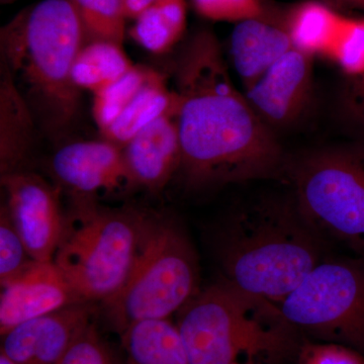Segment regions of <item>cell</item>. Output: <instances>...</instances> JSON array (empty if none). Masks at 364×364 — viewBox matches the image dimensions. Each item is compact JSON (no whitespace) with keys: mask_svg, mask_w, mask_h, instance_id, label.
Masks as SVG:
<instances>
[{"mask_svg":"<svg viewBox=\"0 0 364 364\" xmlns=\"http://www.w3.org/2000/svg\"><path fill=\"white\" fill-rule=\"evenodd\" d=\"M154 69L135 65L123 77L93 95L92 116L102 132L121 116L132 100L142 90Z\"/></svg>","mask_w":364,"mask_h":364,"instance_id":"23","label":"cell"},{"mask_svg":"<svg viewBox=\"0 0 364 364\" xmlns=\"http://www.w3.org/2000/svg\"><path fill=\"white\" fill-rule=\"evenodd\" d=\"M123 155L135 186L159 193L181 167L176 117H159L139 132L124 146Z\"/></svg>","mask_w":364,"mask_h":364,"instance_id":"14","label":"cell"},{"mask_svg":"<svg viewBox=\"0 0 364 364\" xmlns=\"http://www.w3.org/2000/svg\"><path fill=\"white\" fill-rule=\"evenodd\" d=\"M178 97L160 72L153 71L147 82L121 116L100 132L104 140L123 148L146 127L163 116L176 117Z\"/></svg>","mask_w":364,"mask_h":364,"instance_id":"17","label":"cell"},{"mask_svg":"<svg viewBox=\"0 0 364 364\" xmlns=\"http://www.w3.org/2000/svg\"><path fill=\"white\" fill-rule=\"evenodd\" d=\"M79 303L54 261H31L16 277L1 284L0 334Z\"/></svg>","mask_w":364,"mask_h":364,"instance_id":"13","label":"cell"},{"mask_svg":"<svg viewBox=\"0 0 364 364\" xmlns=\"http://www.w3.org/2000/svg\"><path fill=\"white\" fill-rule=\"evenodd\" d=\"M92 322L88 304H74L16 326L2 335L0 352L20 364H58Z\"/></svg>","mask_w":364,"mask_h":364,"instance_id":"12","label":"cell"},{"mask_svg":"<svg viewBox=\"0 0 364 364\" xmlns=\"http://www.w3.org/2000/svg\"><path fill=\"white\" fill-rule=\"evenodd\" d=\"M293 48L287 14L279 16L267 11L260 18L240 21L230 38V56L244 88L255 82Z\"/></svg>","mask_w":364,"mask_h":364,"instance_id":"15","label":"cell"},{"mask_svg":"<svg viewBox=\"0 0 364 364\" xmlns=\"http://www.w3.org/2000/svg\"><path fill=\"white\" fill-rule=\"evenodd\" d=\"M1 186L4 203L32 259L53 261L65 224L59 191L26 170L2 176Z\"/></svg>","mask_w":364,"mask_h":364,"instance_id":"9","label":"cell"},{"mask_svg":"<svg viewBox=\"0 0 364 364\" xmlns=\"http://www.w3.org/2000/svg\"><path fill=\"white\" fill-rule=\"evenodd\" d=\"M157 0H123L127 18H136Z\"/></svg>","mask_w":364,"mask_h":364,"instance_id":"30","label":"cell"},{"mask_svg":"<svg viewBox=\"0 0 364 364\" xmlns=\"http://www.w3.org/2000/svg\"><path fill=\"white\" fill-rule=\"evenodd\" d=\"M33 261L6 203L0 212V282L13 279Z\"/></svg>","mask_w":364,"mask_h":364,"instance_id":"24","label":"cell"},{"mask_svg":"<svg viewBox=\"0 0 364 364\" xmlns=\"http://www.w3.org/2000/svg\"><path fill=\"white\" fill-rule=\"evenodd\" d=\"M195 248L183 228L160 215H144L140 243L126 282L104 303L112 330L121 336L136 323L166 320L200 291Z\"/></svg>","mask_w":364,"mask_h":364,"instance_id":"5","label":"cell"},{"mask_svg":"<svg viewBox=\"0 0 364 364\" xmlns=\"http://www.w3.org/2000/svg\"><path fill=\"white\" fill-rule=\"evenodd\" d=\"M313 59L293 48L245 88L249 104L273 131L296 123L305 112L313 91Z\"/></svg>","mask_w":364,"mask_h":364,"instance_id":"10","label":"cell"},{"mask_svg":"<svg viewBox=\"0 0 364 364\" xmlns=\"http://www.w3.org/2000/svg\"><path fill=\"white\" fill-rule=\"evenodd\" d=\"M296 364H364V355L344 345L304 339Z\"/></svg>","mask_w":364,"mask_h":364,"instance_id":"28","label":"cell"},{"mask_svg":"<svg viewBox=\"0 0 364 364\" xmlns=\"http://www.w3.org/2000/svg\"><path fill=\"white\" fill-rule=\"evenodd\" d=\"M196 13L214 21L240 23L267 14L261 0H193Z\"/></svg>","mask_w":364,"mask_h":364,"instance_id":"27","label":"cell"},{"mask_svg":"<svg viewBox=\"0 0 364 364\" xmlns=\"http://www.w3.org/2000/svg\"><path fill=\"white\" fill-rule=\"evenodd\" d=\"M328 57L334 60L348 75L364 74V20H347Z\"/></svg>","mask_w":364,"mask_h":364,"instance_id":"26","label":"cell"},{"mask_svg":"<svg viewBox=\"0 0 364 364\" xmlns=\"http://www.w3.org/2000/svg\"><path fill=\"white\" fill-rule=\"evenodd\" d=\"M353 78L345 95V109L364 129V74Z\"/></svg>","mask_w":364,"mask_h":364,"instance_id":"29","label":"cell"},{"mask_svg":"<svg viewBox=\"0 0 364 364\" xmlns=\"http://www.w3.org/2000/svg\"><path fill=\"white\" fill-rule=\"evenodd\" d=\"M119 337L124 364H189L178 329L169 318L136 323Z\"/></svg>","mask_w":364,"mask_h":364,"instance_id":"18","label":"cell"},{"mask_svg":"<svg viewBox=\"0 0 364 364\" xmlns=\"http://www.w3.org/2000/svg\"><path fill=\"white\" fill-rule=\"evenodd\" d=\"M0 364H20L9 358L4 352H0Z\"/></svg>","mask_w":364,"mask_h":364,"instance_id":"32","label":"cell"},{"mask_svg":"<svg viewBox=\"0 0 364 364\" xmlns=\"http://www.w3.org/2000/svg\"><path fill=\"white\" fill-rule=\"evenodd\" d=\"M51 168L74 196L95 198L135 186L124 161L123 148L109 141L67 144L55 153Z\"/></svg>","mask_w":364,"mask_h":364,"instance_id":"11","label":"cell"},{"mask_svg":"<svg viewBox=\"0 0 364 364\" xmlns=\"http://www.w3.org/2000/svg\"><path fill=\"white\" fill-rule=\"evenodd\" d=\"M82 25L86 43L107 41L123 46L126 14L123 0H70Z\"/></svg>","mask_w":364,"mask_h":364,"instance_id":"22","label":"cell"},{"mask_svg":"<svg viewBox=\"0 0 364 364\" xmlns=\"http://www.w3.org/2000/svg\"><path fill=\"white\" fill-rule=\"evenodd\" d=\"M174 80L178 172L189 188L268 178L286 167L274 131L237 90L214 33L200 31L186 43Z\"/></svg>","mask_w":364,"mask_h":364,"instance_id":"1","label":"cell"},{"mask_svg":"<svg viewBox=\"0 0 364 364\" xmlns=\"http://www.w3.org/2000/svg\"><path fill=\"white\" fill-rule=\"evenodd\" d=\"M134 66L135 64L127 56L123 46L95 41L81 48L72 76L79 90L95 95L123 77Z\"/></svg>","mask_w":364,"mask_h":364,"instance_id":"20","label":"cell"},{"mask_svg":"<svg viewBox=\"0 0 364 364\" xmlns=\"http://www.w3.org/2000/svg\"><path fill=\"white\" fill-rule=\"evenodd\" d=\"M85 44L70 0H43L2 28L0 60L36 123L52 138L65 133L77 117L81 90L72 71Z\"/></svg>","mask_w":364,"mask_h":364,"instance_id":"3","label":"cell"},{"mask_svg":"<svg viewBox=\"0 0 364 364\" xmlns=\"http://www.w3.org/2000/svg\"><path fill=\"white\" fill-rule=\"evenodd\" d=\"M279 308L301 338L344 345L364 355V257L328 256Z\"/></svg>","mask_w":364,"mask_h":364,"instance_id":"7","label":"cell"},{"mask_svg":"<svg viewBox=\"0 0 364 364\" xmlns=\"http://www.w3.org/2000/svg\"><path fill=\"white\" fill-rule=\"evenodd\" d=\"M58 364H124V359L92 322L74 341Z\"/></svg>","mask_w":364,"mask_h":364,"instance_id":"25","label":"cell"},{"mask_svg":"<svg viewBox=\"0 0 364 364\" xmlns=\"http://www.w3.org/2000/svg\"><path fill=\"white\" fill-rule=\"evenodd\" d=\"M344 20L329 7L316 1L304 2L287 14L294 48L313 57L329 55Z\"/></svg>","mask_w":364,"mask_h":364,"instance_id":"19","label":"cell"},{"mask_svg":"<svg viewBox=\"0 0 364 364\" xmlns=\"http://www.w3.org/2000/svg\"><path fill=\"white\" fill-rule=\"evenodd\" d=\"M186 26V0H157L136 18L130 36L147 51L164 54L181 39Z\"/></svg>","mask_w":364,"mask_h":364,"instance_id":"21","label":"cell"},{"mask_svg":"<svg viewBox=\"0 0 364 364\" xmlns=\"http://www.w3.org/2000/svg\"><path fill=\"white\" fill-rule=\"evenodd\" d=\"M338 4H348V6L358 7L364 11V0H330Z\"/></svg>","mask_w":364,"mask_h":364,"instance_id":"31","label":"cell"},{"mask_svg":"<svg viewBox=\"0 0 364 364\" xmlns=\"http://www.w3.org/2000/svg\"><path fill=\"white\" fill-rule=\"evenodd\" d=\"M328 242L289 198H260L237 208L215 238L222 279L279 306L328 257Z\"/></svg>","mask_w":364,"mask_h":364,"instance_id":"2","label":"cell"},{"mask_svg":"<svg viewBox=\"0 0 364 364\" xmlns=\"http://www.w3.org/2000/svg\"><path fill=\"white\" fill-rule=\"evenodd\" d=\"M144 215L74 196L53 261L80 303L104 304L123 287L140 243Z\"/></svg>","mask_w":364,"mask_h":364,"instance_id":"6","label":"cell"},{"mask_svg":"<svg viewBox=\"0 0 364 364\" xmlns=\"http://www.w3.org/2000/svg\"><path fill=\"white\" fill-rule=\"evenodd\" d=\"M189 364H280L298 353L303 338L279 306L220 280L176 314Z\"/></svg>","mask_w":364,"mask_h":364,"instance_id":"4","label":"cell"},{"mask_svg":"<svg viewBox=\"0 0 364 364\" xmlns=\"http://www.w3.org/2000/svg\"><path fill=\"white\" fill-rule=\"evenodd\" d=\"M36 123L32 109L11 77L6 64L0 63V171L1 176L21 171L35 141Z\"/></svg>","mask_w":364,"mask_h":364,"instance_id":"16","label":"cell"},{"mask_svg":"<svg viewBox=\"0 0 364 364\" xmlns=\"http://www.w3.org/2000/svg\"><path fill=\"white\" fill-rule=\"evenodd\" d=\"M289 170L291 198L326 241L364 257V163L343 151L314 152Z\"/></svg>","mask_w":364,"mask_h":364,"instance_id":"8","label":"cell"}]
</instances>
